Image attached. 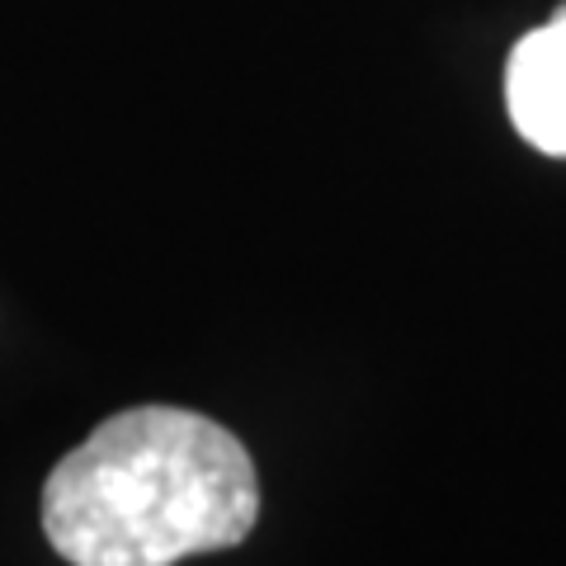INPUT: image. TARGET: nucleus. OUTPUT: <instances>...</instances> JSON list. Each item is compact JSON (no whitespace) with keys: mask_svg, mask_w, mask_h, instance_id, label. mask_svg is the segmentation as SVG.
Masks as SVG:
<instances>
[{"mask_svg":"<svg viewBox=\"0 0 566 566\" xmlns=\"http://www.w3.org/2000/svg\"><path fill=\"white\" fill-rule=\"evenodd\" d=\"M260 520L245 444L185 406H133L43 482V534L71 566H175L237 547Z\"/></svg>","mask_w":566,"mask_h":566,"instance_id":"f257e3e1","label":"nucleus"},{"mask_svg":"<svg viewBox=\"0 0 566 566\" xmlns=\"http://www.w3.org/2000/svg\"><path fill=\"white\" fill-rule=\"evenodd\" d=\"M505 104L528 147L566 156V6L510 52Z\"/></svg>","mask_w":566,"mask_h":566,"instance_id":"f03ea898","label":"nucleus"}]
</instances>
